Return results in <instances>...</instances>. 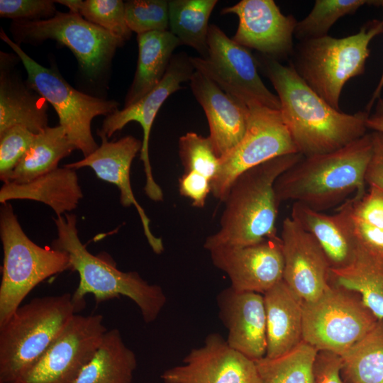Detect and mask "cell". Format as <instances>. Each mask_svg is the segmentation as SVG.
<instances>
[{
  "label": "cell",
  "mask_w": 383,
  "mask_h": 383,
  "mask_svg": "<svg viewBox=\"0 0 383 383\" xmlns=\"http://www.w3.org/2000/svg\"><path fill=\"white\" fill-rule=\"evenodd\" d=\"M137 366L134 352L120 331H107L96 352L74 383H131Z\"/></svg>",
  "instance_id": "cell-27"
},
{
  "label": "cell",
  "mask_w": 383,
  "mask_h": 383,
  "mask_svg": "<svg viewBox=\"0 0 383 383\" xmlns=\"http://www.w3.org/2000/svg\"><path fill=\"white\" fill-rule=\"evenodd\" d=\"M291 218L311 233L321 245L331 270L354 262L357 242L351 221V200L347 199L334 214H326L301 203H293Z\"/></svg>",
  "instance_id": "cell-22"
},
{
  "label": "cell",
  "mask_w": 383,
  "mask_h": 383,
  "mask_svg": "<svg viewBox=\"0 0 383 383\" xmlns=\"http://www.w3.org/2000/svg\"><path fill=\"white\" fill-rule=\"evenodd\" d=\"M189 86L205 112L210 131L209 137L221 158L231 152L243 138L248 124L250 109L197 71L191 77Z\"/></svg>",
  "instance_id": "cell-21"
},
{
  "label": "cell",
  "mask_w": 383,
  "mask_h": 383,
  "mask_svg": "<svg viewBox=\"0 0 383 383\" xmlns=\"http://www.w3.org/2000/svg\"><path fill=\"white\" fill-rule=\"evenodd\" d=\"M52 0H0V16L14 21L47 19L56 13Z\"/></svg>",
  "instance_id": "cell-38"
},
{
  "label": "cell",
  "mask_w": 383,
  "mask_h": 383,
  "mask_svg": "<svg viewBox=\"0 0 383 383\" xmlns=\"http://www.w3.org/2000/svg\"><path fill=\"white\" fill-rule=\"evenodd\" d=\"M138 57L133 82L125 99L128 106L142 99L162 79L179 40L170 30L151 31L137 35Z\"/></svg>",
  "instance_id": "cell-25"
},
{
  "label": "cell",
  "mask_w": 383,
  "mask_h": 383,
  "mask_svg": "<svg viewBox=\"0 0 383 383\" xmlns=\"http://www.w3.org/2000/svg\"><path fill=\"white\" fill-rule=\"evenodd\" d=\"M351 199L353 216L362 222L383 231V192L370 186L368 192Z\"/></svg>",
  "instance_id": "cell-39"
},
{
  "label": "cell",
  "mask_w": 383,
  "mask_h": 383,
  "mask_svg": "<svg viewBox=\"0 0 383 383\" xmlns=\"http://www.w3.org/2000/svg\"><path fill=\"white\" fill-rule=\"evenodd\" d=\"M1 39L22 62L27 72V84L55 109L60 126L64 128L70 140L86 157L99 147L91 130L92 120L100 115L106 116L118 110L114 100L97 98L74 89L53 67H45L28 56L1 29Z\"/></svg>",
  "instance_id": "cell-8"
},
{
  "label": "cell",
  "mask_w": 383,
  "mask_h": 383,
  "mask_svg": "<svg viewBox=\"0 0 383 383\" xmlns=\"http://www.w3.org/2000/svg\"><path fill=\"white\" fill-rule=\"evenodd\" d=\"M246 132L240 142L220 158L218 171L212 179L211 193L226 199L235 179L243 172L274 157L299 153L281 111L265 106L250 107Z\"/></svg>",
  "instance_id": "cell-12"
},
{
  "label": "cell",
  "mask_w": 383,
  "mask_h": 383,
  "mask_svg": "<svg viewBox=\"0 0 383 383\" xmlns=\"http://www.w3.org/2000/svg\"><path fill=\"white\" fill-rule=\"evenodd\" d=\"M0 235L4 252L0 284L1 326L35 286L70 269V262L65 251L43 248L32 241L24 233L9 203L1 208Z\"/></svg>",
  "instance_id": "cell-7"
},
{
  "label": "cell",
  "mask_w": 383,
  "mask_h": 383,
  "mask_svg": "<svg viewBox=\"0 0 383 383\" xmlns=\"http://www.w3.org/2000/svg\"><path fill=\"white\" fill-rule=\"evenodd\" d=\"M377 320L359 294L331 284L318 299L303 303V341L318 352L341 356Z\"/></svg>",
  "instance_id": "cell-9"
},
{
  "label": "cell",
  "mask_w": 383,
  "mask_h": 383,
  "mask_svg": "<svg viewBox=\"0 0 383 383\" xmlns=\"http://www.w3.org/2000/svg\"><path fill=\"white\" fill-rule=\"evenodd\" d=\"M383 33V21L372 19L359 31L343 38L326 35L299 41L289 65L304 82L330 106L340 109L345 84L365 72L369 45Z\"/></svg>",
  "instance_id": "cell-5"
},
{
  "label": "cell",
  "mask_w": 383,
  "mask_h": 383,
  "mask_svg": "<svg viewBox=\"0 0 383 383\" xmlns=\"http://www.w3.org/2000/svg\"><path fill=\"white\" fill-rule=\"evenodd\" d=\"M280 102V111L297 150L304 157L338 150L367 133L370 113L337 110L312 90L290 65L261 55L256 58Z\"/></svg>",
  "instance_id": "cell-1"
},
{
  "label": "cell",
  "mask_w": 383,
  "mask_h": 383,
  "mask_svg": "<svg viewBox=\"0 0 383 383\" xmlns=\"http://www.w3.org/2000/svg\"><path fill=\"white\" fill-rule=\"evenodd\" d=\"M301 153L281 155L240 174L224 200L220 228L206 238L207 250L220 246H245L277 235L278 206L274 184L298 162Z\"/></svg>",
  "instance_id": "cell-3"
},
{
  "label": "cell",
  "mask_w": 383,
  "mask_h": 383,
  "mask_svg": "<svg viewBox=\"0 0 383 383\" xmlns=\"http://www.w3.org/2000/svg\"><path fill=\"white\" fill-rule=\"evenodd\" d=\"M283 280L304 301L318 299L330 287L331 267L316 238L291 217L282 226Z\"/></svg>",
  "instance_id": "cell-18"
},
{
  "label": "cell",
  "mask_w": 383,
  "mask_h": 383,
  "mask_svg": "<svg viewBox=\"0 0 383 383\" xmlns=\"http://www.w3.org/2000/svg\"><path fill=\"white\" fill-rule=\"evenodd\" d=\"M83 1L81 0H57L55 3H58L67 6L70 11L79 13V9Z\"/></svg>",
  "instance_id": "cell-45"
},
{
  "label": "cell",
  "mask_w": 383,
  "mask_h": 383,
  "mask_svg": "<svg viewBox=\"0 0 383 383\" xmlns=\"http://www.w3.org/2000/svg\"><path fill=\"white\" fill-rule=\"evenodd\" d=\"M128 27L137 35L167 30L169 28V5L166 0H131L125 3Z\"/></svg>",
  "instance_id": "cell-35"
},
{
  "label": "cell",
  "mask_w": 383,
  "mask_h": 383,
  "mask_svg": "<svg viewBox=\"0 0 383 383\" xmlns=\"http://www.w3.org/2000/svg\"><path fill=\"white\" fill-rule=\"evenodd\" d=\"M178 147L184 172H196L211 182L218 171L220 157L210 138L188 132L179 138Z\"/></svg>",
  "instance_id": "cell-34"
},
{
  "label": "cell",
  "mask_w": 383,
  "mask_h": 383,
  "mask_svg": "<svg viewBox=\"0 0 383 383\" xmlns=\"http://www.w3.org/2000/svg\"><path fill=\"white\" fill-rule=\"evenodd\" d=\"M183 362L162 374L164 383H259L255 361L231 348L218 333L208 335Z\"/></svg>",
  "instance_id": "cell-16"
},
{
  "label": "cell",
  "mask_w": 383,
  "mask_h": 383,
  "mask_svg": "<svg viewBox=\"0 0 383 383\" xmlns=\"http://www.w3.org/2000/svg\"><path fill=\"white\" fill-rule=\"evenodd\" d=\"M194 72L189 56L186 52L174 55L161 82L137 102L107 116L101 128L97 131L99 136L109 138L131 121L141 126L143 137L140 159L143 161L145 175L144 191L154 201H162L163 192L154 179L149 157V138L152 126L165 101L172 94L181 89L183 82H189Z\"/></svg>",
  "instance_id": "cell-14"
},
{
  "label": "cell",
  "mask_w": 383,
  "mask_h": 383,
  "mask_svg": "<svg viewBox=\"0 0 383 383\" xmlns=\"http://www.w3.org/2000/svg\"><path fill=\"white\" fill-rule=\"evenodd\" d=\"M11 30L19 43H37L51 39L66 46L84 74L92 79L104 70L125 42L72 11H57L47 19L13 21Z\"/></svg>",
  "instance_id": "cell-10"
},
{
  "label": "cell",
  "mask_w": 383,
  "mask_h": 383,
  "mask_svg": "<svg viewBox=\"0 0 383 383\" xmlns=\"http://www.w3.org/2000/svg\"><path fill=\"white\" fill-rule=\"evenodd\" d=\"M219 318L228 329V345L256 361L267 353L266 314L263 294L230 287L217 296Z\"/></svg>",
  "instance_id": "cell-20"
},
{
  "label": "cell",
  "mask_w": 383,
  "mask_h": 383,
  "mask_svg": "<svg viewBox=\"0 0 383 383\" xmlns=\"http://www.w3.org/2000/svg\"><path fill=\"white\" fill-rule=\"evenodd\" d=\"M36 134L27 128L16 125L0 133V179L9 180Z\"/></svg>",
  "instance_id": "cell-37"
},
{
  "label": "cell",
  "mask_w": 383,
  "mask_h": 383,
  "mask_svg": "<svg viewBox=\"0 0 383 383\" xmlns=\"http://www.w3.org/2000/svg\"><path fill=\"white\" fill-rule=\"evenodd\" d=\"M77 311L70 293L21 305L0 326V383H16Z\"/></svg>",
  "instance_id": "cell-6"
},
{
  "label": "cell",
  "mask_w": 383,
  "mask_h": 383,
  "mask_svg": "<svg viewBox=\"0 0 383 383\" xmlns=\"http://www.w3.org/2000/svg\"><path fill=\"white\" fill-rule=\"evenodd\" d=\"M221 13L238 16V26L232 38L237 43L279 62L292 57L298 21L282 13L273 0H241L223 8Z\"/></svg>",
  "instance_id": "cell-15"
},
{
  "label": "cell",
  "mask_w": 383,
  "mask_h": 383,
  "mask_svg": "<svg viewBox=\"0 0 383 383\" xmlns=\"http://www.w3.org/2000/svg\"><path fill=\"white\" fill-rule=\"evenodd\" d=\"M209 252L213 265L228 276L235 290L264 294L283 279L280 236L245 246H220Z\"/></svg>",
  "instance_id": "cell-17"
},
{
  "label": "cell",
  "mask_w": 383,
  "mask_h": 383,
  "mask_svg": "<svg viewBox=\"0 0 383 383\" xmlns=\"http://www.w3.org/2000/svg\"><path fill=\"white\" fill-rule=\"evenodd\" d=\"M266 314V357L275 358L303 341L304 301L282 279L263 294Z\"/></svg>",
  "instance_id": "cell-23"
},
{
  "label": "cell",
  "mask_w": 383,
  "mask_h": 383,
  "mask_svg": "<svg viewBox=\"0 0 383 383\" xmlns=\"http://www.w3.org/2000/svg\"><path fill=\"white\" fill-rule=\"evenodd\" d=\"M100 138L101 143L94 152L64 167L75 170L90 167L99 179L116 185L120 191L121 205L124 207L135 206L150 248L156 254L162 253L164 250L162 240L152 234L150 228V221L135 198L131 186V166L137 153L141 150L142 141L132 135L116 141H109L104 136Z\"/></svg>",
  "instance_id": "cell-19"
},
{
  "label": "cell",
  "mask_w": 383,
  "mask_h": 383,
  "mask_svg": "<svg viewBox=\"0 0 383 383\" xmlns=\"http://www.w3.org/2000/svg\"><path fill=\"white\" fill-rule=\"evenodd\" d=\"M82 198L76 170L64 166L26 183L5 182L0 189L2 204L15 199L36 201L52 208L57 216L75 209Z\"/></svg>",
  "instance_id": "cell-24"
},
{
  "label": "cell",
  "mask_w": 383,
  "mask_h": 383,
  "mask_svg": "<svg viewBox=\"0 0 383 383\" xmlns=\"http://www.w3.org/2000/svg\"><path fill=\"white\" fill-rule=\"evenodd\" d=\"M318 351L304 341L288 353L255 361L259 383H316Z\"/></svg>",
  "instance_id": "cell-31"
},
{
  "label": "cell",
  "mask_w": 383,
  "mask_h": 383,
  "mask_svg": "<svg viewBox=\"0 0 383 383\" xmlns=\"http://www.w3.org/2000/svg\"><path fill=\"white\" fill-rule=\"evenodd\" d=\"M378 4L381 5L383 9V0L378 1ZM382 89H383V70H382L380 79L378 82V84L372 94L370 101H369V103L367 104L366 106V110H365L366 111L370 113V110L373 107V105L375 101L379 98Z\"/></svg>",
  "instance_id": "cell-44"
},
{
  "label": "cell",
  "mask_w": 383,
  "mask_h": 383,
  "mask_svg": "<svg viewBox=\"0 0 383 383\" xmlns=\"http://www.w3.org/2000/svg\"><path fill=\"white\" fill-rule=\"evenodd\" d=\"M372 152L365 173V182L383 192V133H371Z\"/></svg>",
  "instance_id": "cell-42"
},
{
  "label": "cell",
  "mask_w": 383,
  "mask_h": 383,
  "mask_svg": "<svg viewBox=\"0 0 383 383\" xmlns=\"http://www.w3.org/2000/svg\"><path fill=\"white\" fill-rule=\"evenodd\" d=\"M107 331L100 314H75L16 383H74Z\"/></svg>",
  "instance_id": "cell-13"
},
{
  "label": "cell",
  "mask_w": 383,
  "mask_h": 383,
  "mask_svg": "<svg viewBox=\"0 0 383 383\" xmlns=\"http://www.w3.org/2000/svg\"><path fill=\"white\" fill-rule=\"evenodd\" d=\"M341 358L333 353L318 351L314 362L316 383H344L340 375Z\"/></svg>",
  "instance_id": "cell-41"
},
{
  "label": "cell",
  "mask_w": 383,
  "mask_h": 383,
  "mask_svg": "<svg viewBox=\"0 0 383 383\" xmlns=\"http://www.w3.org/2000/svg\"><path fill=\"white\" fill-rule=\"evenodd\" d=\"M370 4H378V1L316 0L309 13L298 21L294 37L304 41L328 35L331 28L339 18L353 15L361 6Z\"/></svg>",
  "instance_id": "cell-33"
},
{
  "label": "cell",
  "mask_w": 383,
  "mask_h": 383,
  "mask_svg": "<svg viewBox=\"0 0 383 383\" xmlns=\"http://www.w3.org/2000/svg\"><path fill=\"white\" fill-rule=\"evenodd\" d=\"M47 110L45 99L1 65L0 133L20 125L38 134L48 126Z\"/></svg>",
  "instance_id": "cell-26"
},
{
  "label": "cell",
  "mask_w": 383,
  "mask_h": 383,
  "mask_svg": "<svg viewBox=\"0 0 383 383\" xmlns=\"http://www.w3.org/2000/svg\"><path fill=\"white\" fill-rule=\"evenodd\" d=\"M179 191L182 196L192 201L193 206L203 208L211 193V180L196 172H184L179 179Z\"/></svg>",
  "instance_id": "cell-40"
},
{
  "label": "cell",
  "mask_w": 383,
  "mask_h": 383,
  "mask_svg": "<svg viewBox=\"0 0 383 383\" xmlns=\"http://www.w3.org/2000/svg\"><path fill=\"white\" fill-rule=\"evenodd\" d=\"M372 152L370 133L331 152L303 157L274 184L278 204L292 201L323 212L365 193V173Z\"/></svg>",
  "instance_id": "cell-2"
},
{
  "label": "cell",
  "mask_w": 383,
  "mask_h": 383,
  "mask_svg": "<svg viewBox=\"0 0 383 383\" xmlns=\"http://www.w3.org/2000/svg\"><path fill=\"white\" fill-rule=\"evenodd\" d=\"M79 14L88 21L112 33L125 41L132 31L125 17V3L121 0H86L79 9Z\"/></svg>",
  "instance_id": "cell-36"
},
{
  "label": "cell",
  "mask_w": 383,
  "mask_h": 383,
  "mask_svg": "<svg viewBox=\"0 0 383 383\" xmlns=\"http://www.w3.org/2000/svg\"><path fill=\"white\" fill-rule=\"evenodd\" d=\"M330 283L359 294L364 304L383 319V272L360 260L340 270H331Z\"/></svg>",
  "instance_id": "cell-32"
},
{
  "label": "cell",
  "mask_w": 383,
  "mask_h": 383,
  "mask_svg": "<svg viewBox=\"0 0 383 383\" xmlns=\"http://www.w3.org/2000/svg\"><path fill=\"white\" fill-rule=\"evenodd\" d=\"M340 357L344 383H383V319Z\"/></svg>",
  "instance_id": "cell-29"
},
{
  "label": "cell",
  "mask_w": 383,
  "mask_h": 383,
  "mask_svg": "<svg viewBox=\"0 0 383 383\" xmlns=\"http://www.w3.org/2000/svg\"><path fill=\"white\" fill-rule=\"evenodd\" d=\"M207 44L206 57H189L195 71L248 108L261 106L280 111L278 96L263 83L256 58L249 49L230 38L215 24L209 25Z\"/></svg>",
  "instance_id": "cell-11"
},
{
  "label": "cell",
  "mask_w": 383,
  "mask_h": 383,
  "mask_svg": "<svg viewBox=\"0 0 383 383\" xmlns=\"http://www.w3.org/2000/svg\"><path fill=\"white\" fill-rule=\"evenodd\" d=\"M53 221L57 237L52 248L68 254L70 269L79 276V285L72 294L78 311L84 306L87 294H92L96 303L124 296L138 306L145 323L157 318L166 303L160 286L149 284L136 272L119 270L111 260L91 254L79 239L75 215L65 213Z\"/></svg>",
  "instance_id": "cell-4"
},
{
  "label": "cell",
  "mask_w": 383,
  "mask_h": 383,
  "mask_svg": "<svg viewBox=\"0 0 383 383\" xmlns=\"http://www.w3.org/2000/svg\"><path fill=\"white\" fill-rule=\"evenodd\" d=\"M75 149L63 127L48 126L36 134L6 182L26 183L48 173Z\"/></svg>",
  "instance_id": "cell-28"
},
{
  "label": "cell",
  "mask_w": 383,
  "mask_h": 383,
  "mask_svg": "<svg viewBox=\"0 0 383 383\" xmlns=\"http://www.w3.org/2000/svg\"><path fill=\"white\" fill-rule=\"evenodd\" d=\"M366 126L367 129L383 133V98L377 100L374 111L368 116Z\"/></svg>",
  "instance_id": "cell-43"
},
{
  "label": "cell",
  "mask_w": 383,
  "mask_h": 383,
  "mask_svg": "<svg viewBox=\"0 0 383 383\" xmlns=\"http://www.w3.org/2000/svg\"><path fill=\"white\" fill-rule=\"evenodd\" d=\"M217 0H170L169 28L181 42L201 57L208 55L209 20Z\"/></svg>",
  "instance_id": "cell-30"
}]
</instances>
